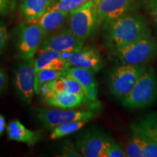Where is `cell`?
I'll use <instances>...</instances> for the list:
<instances>
[{
    "instance_id": "cell-8",
    "label": "cell",
    "mask_w": 157,
    "mask_h": 157,
    "mask_svg": "<svg viewBox=\"0 0 157 157\" xmlns=\"http://www.w3.org/2000/svg\"><path fill=\"white\" fill-rule=\"evenodd\" d=\"M46 33L34 23H21L17 31V53L21 60H31L42 44Z\"/></svg>"
},
{
    "instance_id": "cell-1",
    "label": "cell",
    "mask_w": 157,
    "mask_h": 157,
    "mask_svg": "<svg viewBox=\"0 0 157 157\" xmlns=\"http://www.w3.org/2000/svg\"><path fill=\"white\" fill-rule=\"evenodd\" d=\"M105 39L111 50L127 46L151 33L148 23L142 15L127 14L105 22Z\"/></svg>"
},
{
    "instance_id": "cell-28",
    "label": "cell",
    "mask_w": 157,
    "mask_h": 157,
    "mask_svg": "<svg viewBox=\"0 0 157 157\" xmlns=\"http://www.w3.org/2000/svg\"><path fill=\"white\" fill-rule=\"evenodd\" d=\"M61 156H82L80 153L74 146L68 143L62 148Z\"/></svg>"
},
{
    "instance_id": "cell-10",
    "label": "cell",
    "mask_w": 157,
    "mask_h": 157,
    "mask_svg": "<svg viewBox=\"0 0 157 157\" xmlns=\"http://www.w3.org/2000/svg\"><path fill=\"white\" fill-rule=\"evenodd\" d=\"M83 41L78 39L69 29H60L45 37L41 45V50L73 53L83 48Z\"/></svg>"
},
{
    "instance_id": "cell-9",
    "label": "cell",
    "mask_w": 157,
    "mask_h": 157,
    "mask_svg": "<svg viewBox=\"0 0 157 157\" xmlns=\"http://www.w3.org/2000/svg\"><path fill=\"white\" fill-rule=\"evenodd\" d=\"M114 142L106 133L98 129H90L76 138V148L82 156L103 157L108 147Z\"/></svg>"
},
{
    "instance_id": "cell-27",
    "label": "cell",
    "mask_w": 157,
    "mask_h": 157,
    "mask_svg": "<svg viewBox=\"0 0 157 157\" xmlns=\"http://www.w3.org/2000/svg\"><path fill=\"white\" fill-rule=\"evenodd\" d=\"M8 40V31L3 23H0V52L3 50Z\"/></svg>"
},
{
    "instance_id": "cell-3",
    "label": "cell",
    "mask_w": 157,
    "mask_h": 157,
    "mask_svg": "<svg viewBox=\"0 0 157 157\" xmlns=\"http://www.w3.org/2000/svg\"><path fill=\"white\" fill-rule=\"evenodd\" d=\"M34 119L43 127L52 129L58 125L72 121H90L95 117L92 110H74L60 108L38 107L33 111Z\"/></svg>"
},
{
    "instance_id": "cell-33",
    "label": "cell",
    "mask_w": 157,
    "mask_h": 157,
    "mask_svg": "<svg viewBox=\"0 0 157 157\" xmlns=\"http://www.w3.org/2000/svg\"><path fill=\"white\" fill-rule=\"evenodd\" d=\"M93 1H97V0H93Z\"/></svg>"
},
{
    "instance_id": "cell-25",
    "label": "cell",
    "mask_w": 157,
    "mask_h": 157,
    "mask_svg": "<svg viewBox=\"0 0 157 157\" xmlns=\"http://www.w3.org/2000/svg\"><path fill=\"white\" fill-rule=\"evenodd\" d=\"M124 151L128 157H145L140 147L132 137L127 143Z\"/></svg>"
},
{
    "instance_id": "cell-23",
    "label": "cell",
    "mask_w": 157,
    "mask_h": 157,
    "mask_svg": "<svg viewBox=\"0 0 157 157\" xmlns=\"http://www.w3.org/2000/svg\"><path fill=\"white\" fill-rule=\"evenodd\" d=\"M63 76H65L64 71H56L50 69V68H42V69L36 71L35 93L38 94L39 88L44 84Z\"/></svg>"
},
{
    "instance_id": "cell-5",
    "label": "cell",
    "mask_w": 157,
    "mask_h": 157,
    "mask_svg": "<svg viewBox=\"0 0 157 157\" xmlns=\"http://www.w3.org/2000/svg\"><path fill=\"white\" fill-rule=\"evenodd\" d=\"M113 52L122 64H144L157 56V42L149 33Z\"/></svg>"
},
{
    "instance_id": "cell-18",
    "label": "cell",
    "mask_w": 157,
    "mask_h": 157,
    "mask_svg": "<svg viewBox=\"0 0 157 157\" xmlns=\"http://www.w3.org/2000/svg\"><path fill=\"white\" fill-rule=\"evenodd\" d=\"M35 70L50 68L56 71H65L69 67L68 64L62 59L61 52L54 50H44L34 60Z\"/></svg>"
},
{
    "instance_id": "cell-4",
    "label": "cell",
    "mask_w": 157,
    "mask_h": 157,
    "mask_svg": "<svg viewBox=\"0 0 157 157\" xmlns=\"http://www.w3.org/2000/svg\"><path fill=\"white\" fill-rule=\"evenodd\" d=\"M147 68L145 64H122L113 68L109 76V88L112 95L122 100Z\"/></svg>"
},
{
    "instance_id": "cell-14",
    "label": "cell",
    "mask_w": 157,
    "mask_h": 157,
    "mask_svg": "<svg viewBox=\"0 0 157 157\" xmlns=\"http://www.w3.org/2000/svg\"><path fill=\"white\" fill-rule=\"evenodd\" d=\"M65 76H71L77 80L84 91L86 101L95 103L98 97V84L93 72L77 67H68L64 71Z\"/></svg>"
},
{
    "instance_id": "cell-30",
    "label": "cell",
    "mask_w": 157,
    "mask_h": 157,
    "mask_svg": "<svg viewBox=\"0 0 157 157\" xmlns=\"http://www.w3.org/2000/svg\"><path fill=\"white\" fill-rule=\"evenodd\" d=\"M7 75L5 71L2 68H0V94L5 89L7 85Z\"/></svg>"
},
{
    "instance_id": "cell-2",
    "label": "cell",
    "mask_w": 157,
    "mask_h": 157,
    "mask_svg": "<svg viewBox=\"0 0 157 157\" xmlns=\"http://www.w3.org/2000/svg\"><path fill=\"white\" fill-rule=\"evenodd\" d=\"M157 99V80L152 67L147 68L131 91L121 100L124 108L143 109L151 105Z\"/></svg>"
},
{
    "instance_id": "cell-29",
    "label": "cell",
    "mask_w": 157,
    "mask_h": 157,
    "mask_svg": "<svg viewBox=\"0 0 157 157\" xmlns=\"http://www.w3.org/2000/svg\"><path fill=\"white\" fill-rule=\"evenodd\" d=\"M147 9L157 28V0H148Z\"/></svg>"
},
{
    "instance_id": "cell-19",
    "label": "cell",
    "mask_w": 157,
    "mask_h": 157,
    "mask_svg": "<svg viewBox=\"0 0 157 157\" xmlns=\"http://www.w3.org/2000/svg\"><path fill=\"white\" fill-rule=\"evenodd\" d=\"M50 90L59 93H66L80 96H84L82 86L73 77L63 76L46 83Z\"/></svg>"
},
{
    "instance_id": "cell-22",
    "label": "cell",
    "mask_w": 157,
    "mask_h": 157,
    "mask_svg": "<svg viewBox=\"0 0 157 157\" xmlns=\"http://www.w3.org/2000/svg\"><path fill=\"white\" fill-rule=\"evenodd\" d=\"M87 121H68V122L63 123L62 124L58 125L54 129H52V132L50 135V139L52 140H57L61 137L67 136L72 133L77 132V131L81 129Z\"/></svg>"
},
{
    "instance_id": "cell-15",
    "label": "cell",
    "mask_w": 157,
    "mask_h": 157,
    "mask_svg": "<svg viewBox=\"0 0 157 157\" xmlns=\"http://www.w3.org/2000/svg\"><path fill=\"white\" fill-rule=\"evenodd\" d=\"M69 14L65 12L50 9L35 21L29 22L39 25L47 36L60 30Z\"/></svg>"
},
{
    "instance_id": "cell-31",
    "label": "cell",
    "mask_w": 157,
    "mask_h": 157,
    "mask_svg": "<svg viewBox=\"0 0 157 157\" xmlns=\"http://www.w3.org/2000/svg\"><path fill=\"white\" fill-rule=\"evenodd\" d=\"M10 6V0H0V15L5 14Z\"/></svg>"
},
{
    "instance_id": "cell-12",
    "label": "cell",
    "mask_w": 157,
    "mask_h": 157,
    "mask_svg": "<svg viewBox=\"0 0 157 157\" xmlns=\"http://www.w3.org/2000/svg\"><path fill=\"white\" fill-rule=\"evenodd\" d=\"M38 94L44 103L60 109H75L81 105L84 101L87 102L84 96L54 91L50 90L46 84L41 86Z\"/></svg>"
},
{
    "instance_id": "cell-6",
    "label": "cell",
    "mask_w": 157,
    "mask_h": 157,
    "mask_svg": "<svg viewBox=\"0 0 157 157\" xmlns=\"http://www.w3.org/2000/svg\"><path fill=\"white\" fill-rule=\"evenodd\" d=\"M100 23L93 0H88L69 13L68 29L83 42L93 35Z\"/></svg>"
},
{
    "instance_id": "cell-16",
    "label": "cell",
    "mask_w": 157,
    "mask_h": 157,
    "mask_svg": "<svg viewBox=\"0 0 157 157\" xmlns=\"http://www.w3.org/2000/svg\"><path fill=\"white\" fill-rule=\"evenodd\" d=\"M8 139L17 142L24 143L29 146H33L41 139L39 132H34L25 127L18 119L11 121L6 127Z\"/></svg>"
},
{
    "instance_id": "cell-24",
    "label": "cell",
    "mask_w": 157,
    "mask_h": 157,
    "mask_svg": "<svg viewBox=\"0 0 157 157\" xmlns=\"http://www.w3.org/2000/svg\"><path fill=\"white\" fill-rule=\"evenodd\" d=\"M87 1L88 0H58V2L55 3L50 9L65 12L69 14Z\"/></svg>"
},
{
    "instance_id": "cell-11",
    "label": "cell",
    "mask_w": 157,
    "mask_h": 157,
    "mask_svg": "<svg viewBox=\"0 0 157 157\" xmlns=\"http://www.w3.org/2000/svg\"><path fill=\"white\" fill-rule=\"evenodd\" d=\"M96 12L100 23L109 22L129 14L134 8L135 0H97Z\"/></svg>"
},
{
    "instance_id": "cell-17",
    "label": "cell",
    "mask_w": 157,
    "mask_h": 157,
    "mask_svg": "<svg viewBox=\"0 0 157 157\" xmlns=\"http://www.w3.org/2000/svg\"><path fill=\"white\" fill-rule=\"evenodd\" d=\"M56 0H20L19 9L27 23L35 21L49 10Z\"/></svg>"
},
{
    "instance_id": "cell-7",
    "label": "cell",
    "mask_w": 157,
    "mask_h": 157,
    "mask_svg": "<svg viewBox=\"0 0 157 157\" xmlns=\"http://www.w3.org/2000/svg\"><path fill=\"white\" fill-rule=\"evenodd\" d=\"M34 59L22 60L15 68L13 83L15 93L21 102L29 105L35 93L36 70Z\"/></svg>"
},
{
    "instance_id": "cell-21",
    "label": "cell",
    "mask_w": 157,
    "mask_h": 157,
    "mask_svg": "<svg viewBox=\"0 0 157 157\" xmlns=\"http://www.w3.org/2000/svg\"><path fill=\"white\" fill-rule=\"evenodd\" d=\"M132 138L136 142L144 154L145 157H157V143L140 131L131 129Z\"/></svg>"
},
{
    "instance_id": "cell-13",
    "label": "cell",
    "mask_w": 157,
    "mask_h": 157,
    "mask_svg": "<svg viewBox=\"0 0 157 157\" xmlns=\"http://www.w3.org/2000/svg\"><path fill=\"white\" fill-rule=\"evenodd\" d=\"M68 63L69 67L82 68L96 73L103 68V60L97 50L85 47L73 52Z\"/></svg>"
},
{
    "instance_id": "cell-32",
    "label": "cell",
    "mask_w": 157,
    "mask_h": 157,
    "mask_svg": "<svg viewBox=\"0 0 157 157\" xmlns=\"http://www.w3.org/2000/svg\"><path fill=\"white\" fill-rule=\"evenodd\" d=\"M6 122L5 118L2 114L0 113V137L2 135L3 132H5V129L6 128Z\"/></svg>"
},
{
    "instance_id": "cell-20",
    "label": "cell",
    "mask_w": 157,
    "mask_h": 157,
    "mask_svg": "<svg viewBox=\"0 0 157 157\" xmlns=\"http://www.w3.org/2000/svg\"><path fill=\"white\" fill-rule=\"evenodd\" d=\"M130 129L140 131L157 143V111L148 113L132 122Z\"/></svg>"
},
{
    "instance_id": "cell-26",
    "label": "cell",
    "mask_w": 157,
    "mask_h": 157,
    "mask_svg": "<svg viewBox=\"0 0 157 157\" xmlns=\"http://www.w3.org/2000/svg\"><path fill=\"white\" fill-rule=\"evenodd\" d=\"M127 156L125 151L120 145L113 142L111 146L108 147L104 152L103 157H125Z\"/></svg>"
}]
</instances>
